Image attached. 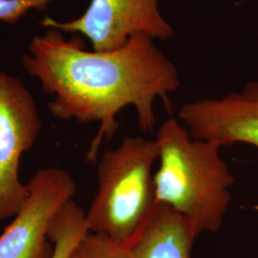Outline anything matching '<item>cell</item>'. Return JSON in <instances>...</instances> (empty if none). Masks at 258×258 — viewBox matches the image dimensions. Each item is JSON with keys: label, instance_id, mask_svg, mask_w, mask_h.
<instances>
[{"label": "cell", "instance_id": "obj_1", "mask_svg": "<svg viewBox=\"0 0 258 258\" xmlns=\"http://www.w3.org/2000/svg\"><path fill=\"white\" fill-rule=\"evenodd\" d=\"M47 29L32 39L22 64L43 92L53 96L48 107L54 117L100 122L88 161L95 163L102 142L118 132L122 109H136L144 132H152L156 124V99L171 109L168 94L180 86L178 70L152 37L138 34L118 49L99 52L85 50L79 37L67 40L59 30Z\"/></svg>", "mask_w": 258, "mask_h": 258}, {"label": "cell", "instance_id": "obj_2", "mask_svg": "<svg viewBox=\"0 0 258 258\" xmlns=\"http://www.w3.org/2000/svg\"><path fill=\"white\" fill-rule=\"evenodd\" d=\"M160 166L154 174L156 202L181 213L196 235L220 229L231 203L234 178L216 143L194 138L170 118L156 136Z\"/></svg>", "mask_w": 258, "mask_h": 258}, {"label": "cell", "instance_id": "obj_3", "mask_svg": "<svg viewBox=\"0 0 258 258\" xmlns=\"http://www.w3.org/2000/svg\"><path fill=\"white\" fill-rule=\"evenodd\" d=\"M159 159L156 140L126 137L102 155L98 190L85 214L89 232L124 244L156 205L152 167Z\"/></svg>", "mask_w": 258, "mask_h": 258}, {"label": "cell", "instance_id": "obj_4", "mask_svg": "<svg viewBox=\"0 0 258 258\" xmlns=\"http://www.w3.org/2000/svg\"><path fill=\"white\" fill-rule=\"evenodd\" d=\"M40 130L33 95L17 77L0 70V221L15 217L27 199L28 184L19 179V164Z\"/></svg>", "mask_w": 258, "mask_h": 258}, {"label": "cell", "instance_id": "obj_5", "mask_svg": "<svg viewBox=\"0 0 258 258\" xmlns=\"http://www.w3.org/2000/svg\"><path fill=\"white\" fill-rule=\"evenodd\" d=\"M27 184L25 203L0 235V258L53 257L50 227L77 189L71 174L55 166L38 169Z\"/></svg>", "mask_w": 258, "mask_h": 258}, {"label": "cell", "instance_id": "obj_6", "mask_svg": "<svg viewBox=\"0 0 258 258\" xmlns=\"http://www.w3.org/2000/svg\"><path fill=\"white\" fill-rule=\"evenodd\" d=\"M161 0H91L78 19L56 21L45 18L40 24L60 32L80 34L92 43L94 51H111L129 38L144 34L153 39L174 37V29L159 11Z\"/></svg>", "mask_w": 258, "mask_h": 258}, {"label": "cell", "instance_id": "obj_7", "mask_svg": "<svg viewBox=\"0 0 258 258\" xmlns=\"http://www.w3.org/2000/svg\"><path fill=\"white\" fill-rule=\"evenodd\" d=\"M190 135L222 148L249 144L258 148V83L220 99L188 102L178 114Z\"/></svg>", "mask_w": 258, "mask_h": 258}, {"label": "cell", "instance_id": "obj_8", "mask_svg": "<svg viewBox=\"0 0 258 258\" xmlns=\"http://www.w3.org/2000/svg\"><path fill=\"white\" fill-rule=\"evenodd\" d=\"M196 237L186 217L166 205L157 203L122 247L125 258H190Z\"/></svg>", "mask_w": 258, "mask_h": 258}, {"label": "cell", "instance_id": "obj_9", "mask_svg": "<svg viewBox=\"0 0 258 258\" xmlns=\"http://www.w3.org/2000/svg\"><path fill=\"white\" fill-rule=\"evenodd\" d=\"M85 214L73 200L56 214L48 233L54 245L52 258H69L77 245L89 233Z\"/></svg>", "mask_w": 258, "mask_h": 258}, {"label": "cell", "instance_id": "obj_10", "mask_svg": "<svg viewBox=\"0 0 258 258\" xmlns=\"http://www.w3.org/2000/svg\"><path fill=\"white\" fill-rule=\"evenodd\" d=\"M69 258H125L122 244L109 237L89 232Z\"/></svg>", "mask_w": 258, "mask_h": 258}, {"label": "cell", "instance_id": "obj_11", "mask_svg": "<svg viewBox=\"0 0 258 258\" xmlns=\"http://www.w3.org/2000/svg\"><path fill=\"white\" fill-rule=\"evenodd\" d=\"M56 0H0V21L15 24L31 11H43Z\"/></svg>", "mask_w": 258, "mask_h": 258}]
</instances>
